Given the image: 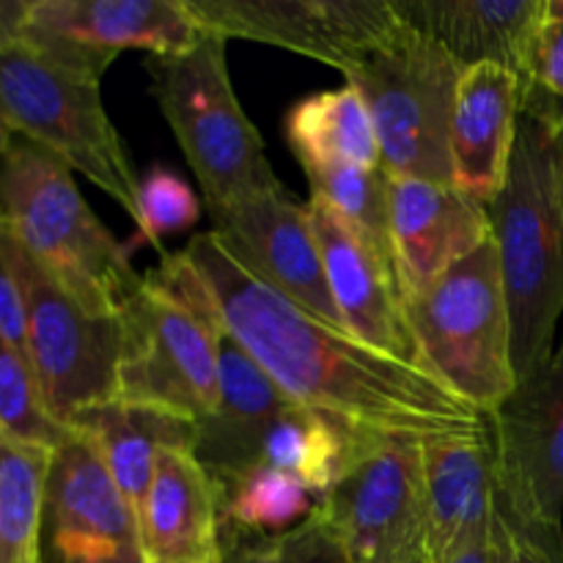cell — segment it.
<instances>
[{
  "instance_id": "ffe728a7",
  "label": "cell",
  "mask_w": 563,
  "mask_h": 563,
  "mask_svg": "<svg viewBox=\"0 0 563 563\" xmlns=\"http://www.w3.org/2000/svg\"><path fill=\"white\" fill-rule=\"evenodd\" d=\"M214 328H218L220 401L207 421L196 423L192 454L218 487L256 465L269 423L295 401L286 399L278 385L262 372V366L220 328L218 317Z\"/></svg>"
},
{
  "instance_id": "44dd1931",
  "label": "cell",
  "mask_w": 563,
  "mask_h": 563,
  "mask_svg": "<svg viewBox=\"0 0 563 563\" xmlns=\"http://www.w3.org/2000/svg\"><path fill=\"white\" fill-rule=\"evenodd\" d=\"M401 22L449 49L462 66L498 64L526 75L548 0H390Z\"/></svg>"
},
{
  "instance_id": "cb8c5ba5",
  "label": "cell",
  "mask_w": 563,
  "mask_h": 563,
  "mask_svg": "<svg viewBox=\"0 0 563 563\" xmlns=\"http://www.w3.org/2000/svg\"><path fill=\"white\" fill-rule=\"evenodd\" d=\"M284 130L302 170L322 165L383 168L372 113L350 82L291 104Z\"/></svg>"
},
{
  "instance_id": "8992f818",
  "label": "cell",
  "mask_w": 563,
  "mask_h": 563,
  "mask_svg": "<svg viewBox=\"0 0 563 563\" xmlns=\"http://www.w3.org/2000/svg\"><path fill=\"white\" fill-rule=\"evenodd\" d=\"M418 368L487 418L517 388L495 240L405 300Z\"/></svg>"
},
{
  "instance_id": "7402d4cb",
  "label": "cell",
  "mask_w": 563,
  "mask_h": 563,
  "mask_svg": "<svg viewBox=\"0 0 563 563\" xmlns=\"http://www.w3.org/2000/svg\"><path fill=\"white\" fill-rule=\"evenodd\" d=\"M143 550L148 563H212L220 553L218 487L192 451H165L141 509Z\"/></svg>"
},
{
  "instance_id": "9c48e42d",
  "label": "cell",
  "mask_w": 563,
  "mask_h": 563,
  "mask_svg": "<svg viewBox=\"0 0 563 563\" xmlns=\"http://www.w3.org/2000/svg\"><path fill=\"white\" fill-rule=\"evenodd\" d=\"M5 236L25 302V355L47 410L69 427L77 412L115 399L119 317L88 311L27 256L9 229Z\"/></svg>"
},
{
  "instance_id": "603a6c76",
  "label": "cell",
  "mask_w": 563,
  "mask_h": 563,
  "mask_svg": "<svg viewBox=\"0 0 563 563\" xmlns=\"http://www.w3.org/2000/svg\"><path fill=\"white\" fill-rule=\"evenodd\" d=\"M69 429L93 445L135 515L146 498L159 456L165 451H192L196 445L192 421L119 399L77 412Z\"/></svg>"
},
{
  "instance_id": "ac0fdd59",
  "label": "cell",
  "mask_w": 563,
  "mask_h": 563,
  "mask_svg": "<svg viewBox=\"0 0 563 563\" xmlns=\"http://www.w3.org/2000/svg\"><path fill=\"white\" fill-rule=\"evenodd\" d=\"M522 77L498 64L465 66L451 115L454 185L493 207L509 176L522 110Z\"/></svg>"
},
{
  "instance_id": "f1b7e54d",
  "label": "cell",
  "mask_w": 563,
  "mask_h": 563,
  "mask_svg": "<svg viewBox=\"0 0 563 563\" xmlns=\"http://www.w3.org/2000/svg\"><path fill=\"white\" fill-rule=\"evenodd\" d=\"M0 432L22 443L55 451L71 434L44 405L31 361L0 335Z\"/></svg>"
},
{
  "instance_id": "f35d334b",
  "label": "cell",
  "mask_w": 563,
  "mask_h": 563,
  "mask_svg": "<svg viewBox=\"0 0 563 563\" xmlns=\"http://www.w3.org/2000/svg\"><path fill=\"white\" fill-rule=\"evenodd\" d=\"M212 563H223V559H220V561H212Z\"/></svg>"
},
{
  "instance_id": "83f0119b",
  "label": "cell",
  "mask_w": 563,
  "mask_h": 563,
  "mask_svg": "<svg viewBox=\"0 0 563 563\" xmlns=\"http://www.w3.org/2000/svg\"><path fill=\"white\" fill-rule=\"evenodd\" d=\"M306 176L308 185H311V198L335 209L394 267V253H390L388 174L383 168L322 165V168H308Z\"/></svg>"
},
{
  "instance_id": "277c9868",
  "label": "cell",
  "mask_w": 563,
  "mask_h": 563,
  "mask_svg": "<svg viewBox=\"0 0 563 563\" xmlns=\"http://www.w3.org/2000/svg\"><path fill=\"white\" fill-rule=\"evenodd\" d=\"M115 399L201 423L218 410V328L185 253H165L119 313Z\"/></svg>"
},
{
  "instance_id": "8fae6325",
  "label": "cell",
  "mask_w": 563,
  "mask_h": 563,
  "mask_svg": "<svg viewBox=\"0 0 563 563\" xmlns=\"http://www.w3.org/2000/svg\"><path fill=\"white\" fill-rule=\"evenodd\" d=\"M209 33L190 0H27L20 42L58 69L99 82L124 49L170 58Z\"/></svg>"
},
{
  "instance_id": "d590c367",
  "label": "cell",
  "mask_w": 563,
  "mask_h": 563,
  "mask_svg": "<svg viewBox=\"0 0 563 563\" xmlns=\"http://www.w3.org/2000/svg\"><path fill=\"white\" fill-rule=\"evenodd\" d=\"M555 163H559V181L563 196V99L559 102V119H555Z\"/></svg>"
},
{
  "instance_id": "ba28073f",
  "label": "cell",
  "mask_w": 563,
  "mask_h": 563,
  "mask_svg": "<svg viewBox=\"0 0 563 563\" xmlns=\"http://www.w3.org/2000/svg\"><path fill=\"white\" fill-rule=\"evenodd\" d=\"M0 124L55 154L137 220L141 176L99 82L58 69L22 42L0 44Z\"/></svg>"
},
{
  "instance_id": "7a4b0ae2",
  "label": "cell",
  "mask_w": 563,
  "mask_h": 563,
  "mask_svg": "<svg viewBox=\"0 0 563 563\" xmlns=\"http://www.w3.org/2000/svg\"><path fill=\"white\" fill-rule=\"evenodd\" d=\"M509 176L489 207L511 317L517 383L553 357L563 319V196L555 163L561 99L522 86Z\"/></svg>"
},
{
  "instance_id": "4316f807",
  "label": "cell",
  "mask_w": 563,
  "mask_h": 563,
  "mask_svg": "<svg viewBox=\"0 0 563 563\" xmlns=\"http://www.w3.org/2000/svg\"><path fill=\"white\" fill-rule=\"evenodd\" d=\"M223 526L242 533H284L317 511V495L297 478L256 465L218 484Z\"/></svg>"
},
{
  "instance_id": "5bb4252c",
  "label": "cell",
  "mask_w": 563,
  "mask_h": 563,
  "mask_svg": "<svg viewBox=\"0 0 563 563\" xmlns=\"http://www.w3.org/2000/svg\"><path fill=\"white\" fill-rule=\"evenodd\" d=\"M190 5L218 36L273 44L341 75L401 27L390 0H190Z\"/></svg>"
},
{
  "instance_id": "e575fe53",
  "label": "cell",
  "mask_w": 563,
  "mask_h": 563,
  "mask_svg": "<svg viewBox=\"0 0 563 563\" xmlns=\"http://www.w3.org/2000/svg\"><path fill=\"white\" fill-rule=\"evenodd\" d=\"M443 563H493V533L476 537L456 548Z\"/></svg>"
},
{
  "instance_id": "9a60e30c",
  "label": "cell",
  "mask_w": 563,
  "mask_h": 563,
  "mask_svg": "<svg viewBox=\"0 0 563 563\" xmlns=\"http://www.w3.org/2000/svg\"><path fill=\"white\" fill-rule=\"evenodd\" d=\"M209 218L214 234L253 275L322 322L344 328L330 295L306 203L295 201L286 187L231 207L209 209Z\"/></svg>"
},
{
  "instance_id": "e0dca14e",
  "label": "cell",
  "mask_w": 563,
  "mask_h": 563,
  "mask_svg": "<svg viewBox=\"0 0 563 563\" xmlns=\"http://www.w3.org/2000/svg\"><path fill=\"white\" fill-rule=\"evenodd\" d=\"M306 209L346 333L372 350L418 366L405 300L388 258L328 203L308 198Z\"/></svg>"
},
{
  "instance_id": "8d00e7d4",
  "label": "cell",
  "mask_w": 563,
  "mask_h": 563,
  "mask_svg": "<svg viewBox=\"0 0 563 563\" xmlns=\"http://www.w3.org/2000/svg\"><path fill=\"white\" fill-rule=\"evenodd\" d=\"M401 563H432V559H429L427 550H421V553H416V555H412V559H407V561H401Z\"/></svg>"
},
{
  "instance_id": "4fadbf2b",
  "label": "cell",
  "mask_w": 563,
  "mask_h": 563,
  "mask_svg": "<svg viewBox=\"0 0 563 563\" xmlns=\"http://www.w3.org/2000/svg\"><path fill=\"white\" fill-rule=\"evenodd\" d=\"M38 563H148L135 509L77 432L49 456Z\"/></svg>"
},
{
  "instance_id": "74e56055",
  "label": "cell",
  "mask_w": 563,
  "mask_h": 563,
  "mask_svg": "<svg viewBox=\"0 0 563 563\" xmlns=\"http://www.w3.org/2000/svg\"><path fill=\"white\" fill-rule=\"evenodd\" d=\"M9 141H11L9 130H5V126H3V124H0V148H3V146H5V143H9Z\"/></svg>"
},
{
  "instance_id": "484cf974",
  "label": "cell",
  "mask_w": 563,
  "mask_h": 563,
  "mask_svg": "<svg viewBox=\"0 0 563 563\" xmlns=\"http://www.w3.org/2000/svg\"><path fill=\"white\" fill-rule=\"evenodd\" d=\"M53 451L0 432V563H38V526Z\"/></svg>"
},
{
  "instance_id": "836d02e7",
  "label": "cell",
  "mask_w": 563,
  "mask_h": 563,
  "mask_svg": "<svg viewBox=\"0 0 563 563\" xmlns=\"http://www.w3.org/2000/svg\"><path fill=\"white\" fill-rule=\"evenodd\" d=\"M0 335L25 352V302H22L16 269L11 264L3 220H0Z\"/></svg>"
},
{
  "instance_id": "3957f363",
  "label": "cell",
  "mask_w": 563,
  "mask_h": 563,
  "mask_svg": "<svg viewBox=\"0 0 563 563\" xmlns=\"http://www.w3.org/2000/svg\"><path fill=\"white\" fill-rule=\"evenodd\" d=\"M75 170L25 137L0 148V220L80 306L119 317L141 289L124 245L77 190Z\"/></svg>"
},
{
  "instance_id": "1f68e13d",
  "label": "cell",
  "mask_w": 563,
  "mask_h": 563,
  "mask_svg": "<svg viewBox=\"0 0 563 563\" xmlns=\"http://www.w3.org/2000/svg\"><path fill=\"white\" fill-rule=\"evenodd\" d=\"M493 563H563V544L533 537L500 500H495Z\"/></svg>"
},
{
  "instance_id": "52a82bcc",
  "label": "cell",
  "mask_w": 563,
  "mask_h": 563,
  "mask_svg": "<svg viewBox=\"0 0 563 563\" xmlns=\"http://www.w3.org/2000/svg\"><path fill=\"white\" fill-rule=\"evenodd\" d=\"M462 71L449 49L405 22L344 71L372 113L385 174L454 185L451 115Z\"/></svg>"
},
{
  "instance_id": "d4e9b609",
  "label": "cell",
  "mask_w": 563,
  "mask_h": 563,
  "mask_svg": "<svg viewBox=\"0 0 563 563\" xmlns=\"http://www.w3.org/2000/svg\"><path fill=\"white\" fill-rule=\"evenodd\" d=\"M355 438V432H346L330 418L319 416L308 407L289 405L269 423L256 465L275 467V471L297 478L319 500L339 478Z\"/></svg>"
},
{
  "instance_id": "d6a6232c",
  "label": "cell",
  "mask_w": 563,
  "mask_h": 563,
  "mask_svg": "<svg viewBox=\"0 0 563 563\" xmlns=\"http://www.w3.org/2000/svg\"><path fill=\"white\" fill-rule=\"evenodd\" d=\"M522 86L539 88L550 97L563 99V20L544 16L537 38H533L531 55H528Z\"/></svg>"
},
{
  "instance_id": "d6986e66",
  "label": "cell",
  "mask_w": 563,
  "mask_h": 563,
  "mask_svg": "<svg viewBox=\"0 0 563 563\" xmlns=\"http://www.w3.org/2000/svg\"><path fill=\"white\" fill-rule=\"evenodd\" d=\"M427 495V553L443 563L476 537L493 533L498 473L493 427L484 434H445L421 443Z\"/></svg>"
},
{
  "instance_id": "6da1fadb",
  "label": "cell",
  "mask_w": 563,
  "mask_h": 563,
  "mask_svg": "<svg viewBox=\"0 0 563 563\" xmlns=\"http://www.w3.org/2000/svg\"><path fill=\"white\" fill-rule=\"evenodd\" d=\"M220 328L295 405L368 438L484 434L489 418L412 363L372 350L253 275L214 231L181 247Z\"/></svg>"
},
{
  "instance_id": "4dcf8cb0",
  "label": "cell",
  "mask_w": 563,
  "mask_h": 563,
  "mask_svg": "<svg viewBox=\"0 0 563 563\" xmlns=\"http://www.w3.org/2000/svg\"><path fill=\"white\" fill-rule=\"evenodd\" d=\"M201 218V201L176 170L154 165L141 176V198H137V236L165 256L163 236L192 229Z\"/></svg>"
},
{
  "instance_id": "f546056e",
  "label": "cell",
  "mask_w": 563,
  "mask_h": 563,
  "mask_svg": "<svg viewBox=\"0 0 563 563\" xmlns=\"http://www.w3.org/2000/svg\"><path fill=\"white\" fill-rule=\"evenodd\" d=\"M223 563H350L344 548L313 511L284 533H242L220 528Z\"/></svg>"
},
{
  "instance_id": "5b68a950",
  "label": "cell",
  "mask_w": 563,
  "mask_h": 563,
  "mask_svg": "<svg viewBox=\"0 0 563 563\" xmlns=\"http://www.w3.org/2000/svg\"><path fill=\"white\" fill-rule=\"evenodd\" d=\"M225 42L209 33L190 53L148 58V91L201 187L207 209L284 187L269 165L262 132L236 97Z\"/></svg>"
},
{
  "instance_id": "7c38bea8",
  "label": "cell",
  "mask_w": 563,
  "mask_h": 563,
  "mask_svg": "<svg viewBox=\"0 0 563 563\" xmlns=\"http://www.w3.org/2000/svg\"><path fill=\"white\" fill-rule=\"evenodd\" d=\"M498 500L544 542L563 544V330L553 357L489 418Z\"/></svg>"
},
{
  "instance_id": "30bf717a",
  "label": "cell",
  "mask_w": 563,
  "mask_h": 563,
  "mask_svg": "<svg viewBox=\"0 0 563 563\" xmlns=\"http://www.w3.org/2000/svg\"><path fill=\"white\" fill-rule=\"evenodd\" d=\"M317 515L350 563H401L427 550L421 443L357 434Z\"/></svg>"
},
{
  "instance_id": "2e32d148",
  "label": "cell",
  "mask_w": 563,
  "mask_h": 563,
  "mask_svg": "<svg viewBox=\"0 0 563 563\" xmlns=\"http://www.w3.org/2000/svg\"><path fill=\"white\" fill-rule=\"evenodd\" d=\"M390 253L401 300L495 240L489 207L456 185L388 176Z\"/></svg>"
}]
</instances>
